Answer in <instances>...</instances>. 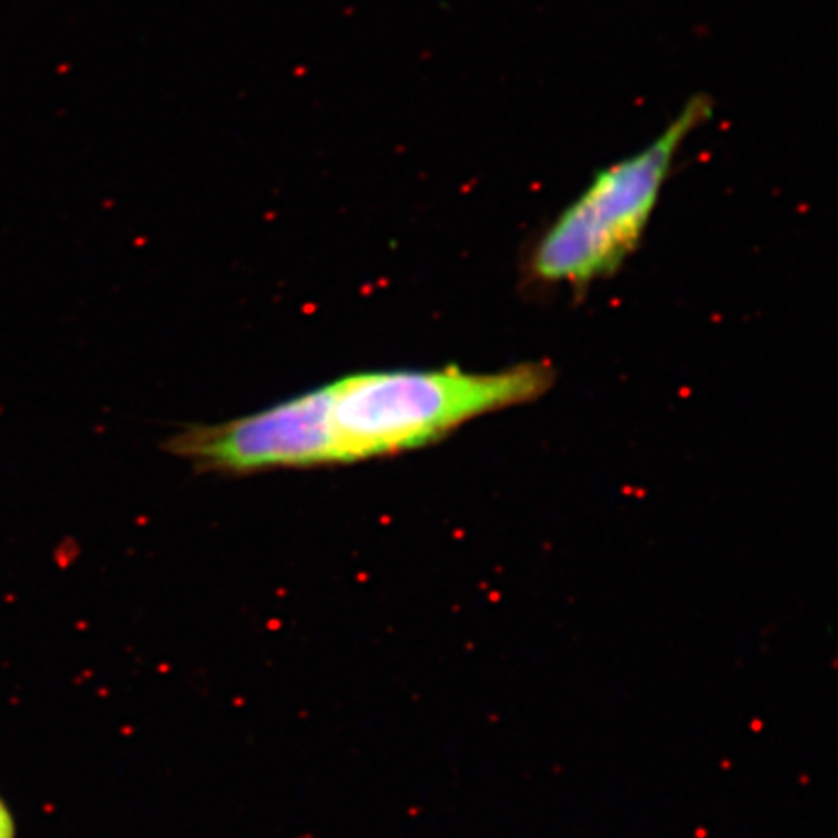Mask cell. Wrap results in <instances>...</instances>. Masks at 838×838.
Masks as SVG:
<instances>
[{"label": "cell", "mask_w": 838, "mask_h": 838, "mask_svg": "<svg viewBox=\"0 0 838 838\" xmlns=\"http://www.w3.org/2000/svg\"><path fill=\"white\" fill-rule=\"evenodd\" d=\"M555 381L545 361L499 371L389 369L324 386L334 464L389 457L437 443L477 417L538 400Z\"/></svg>", "instance_id": "cell-1"}, {"label": "cell", "mask_w": 838, "mask_h": 838, "mask_svg": "<svg viewBox=\"0 0 838 838\" xmlns=\"http://www.w3.org/2000/svg\"><path fill=\"white\" fill-rule=\"evenodd\" d=\"M710 115L712 99L693 96L647 146L594 173L534 241L530 279L584 289L619 270L644 237L683 144Z\"/></svg>", "instance_id": "cell-2"}, {"label": "cell", "mask_w": 838, "mask_h": 838, "mask_svg": "<svg viewBox=\"0 0 838 838\" xmlns=\"http://www.w3.org/2000/svg\"><path fill=\"white\" fill-rule=\"evenodd\" d=\"M173 454L204 470L246 472L334 464L324 386L251 416L196 425L171 439Z\"/></svg>", "instance_id": "cell-3"}, {"label": "cell", "mask_w": 838, "mask_h": 838, "mask_svg": "<svg viewBox=\"0 0 838 838\" xmlns=\"http://www.w3.org/2000/svg\"><path fill=\"white\" fill-rule=\"evenodd\" d=\"M0 838H16L14 813L2 796H0Z\"/></svg>", "instance_id": "cell-4"}]
</instances>
